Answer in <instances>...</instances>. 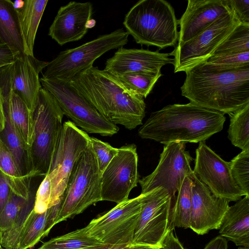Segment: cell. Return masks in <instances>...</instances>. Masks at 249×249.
I'll return each mask as SVG.
<instances>
[{
    "instance_id": "cell-6",
    "label": "cell",
    "mask_w": 249,
    "mask_h": 249,
    "mask_svg": "<svg viewBox=\"0 0 249 249\" xmlns=\"http://www.w3.org/2000/svg\"><path fill=\"white\" fill-rule=\"evenodd\" d=\"M129 35L120 28L76 48L62 51L49 62L42 77L69 82L79 72L93 66L94 62L107 52L126 45Z\"/></svg>"
},
{
    "instance_id": "cell-20",
    "label": "cell",
    "mask_w": 249,
    "mask_h": 249,
    "mask_svg": "<svg viewBox=\"0 0 249 249\" xmlns=\"http://www.w3.org/2000/svg\"><path fill=\"white\" fill-rule=\"evenodd\" d=\"M231 11L226 0H189L178 20V44L186 42L204 31L220 16Z\"/></svg>"
},
{
    "instance_id": "cell-11",
    "label": "cell",
    "mask_w": 249,
    "mask_h": 249,
    "mask_svg": "<svg viewBox=\"0 0 249 249\" xmlns=\"http://www.w3.org/2000/svg\"><path fill=\"white\" fill-rule=\"evenodd\" d=\"M240 22L231 11L220 16L189 40L177 44L169 53L173 56L174 72L186 71L206 61Z\"/></svg>"
},
{
    "instance_id": "cell-2",
    "label": "cell",
    "mask_w": 249,
    "mask_h": 249,
    "mask_svg": "<svg viewBox=\"0 0 249 249\" xmlns=\"http://www.w3.org/2000/svg\"><path fill=\"white\" fill-rule=\"evenodd\" d=\"M69 82L113 124L130 130L142 124L146 107L143 98L109 72L91 66L79 72Z\"/></svg>"
},
{
    "instance_id": "cell-29",
    "label": "cell",
    "mask_w": 249,
    "mask_h": 249,
    "mask_svg": "<svg viewBox=\"0 0 249 249\" xmlns=\"http://www.w3.org/2000/svg\"><path fill=\"white\" fill-rule=\"evenodd\" d=\"M229 116V139L242 150L249 149V103Z\"/></svg>"
},
{
    "instance_id": "cell-22",
    "label": "cell",
    "mask_w": 249,
    "mask_h": 249,
    "mask_svg": "<svg viewBox=\"0 0 249 249\" xmlns=\"http://www.w3.org/2000/svg\"><path fill=\"white\" fill-rule=\"evenodd\" d=\"M4 110L11 120L24 144L25 150L32 148L34 139L33 114L22 99L12 90L1 88Z\"/></svg>"
},
{
    "instance_id": "cell-9",
    "label": "cell",
    "mask_w": 249,
    "mask_h": 249,
    "mask_svg": "<svg viewBox=\"0 0 249 249\" xmlns=\"http://www.w3.org/2000/svg\"><path fill=\"white\" fill-rule=\"evenodd\" d=\"M40 82L55 97L64 115L86 132L110 137L118 132L117 125L103 116L69 82L42 77Z\"/></svg>"
},
{
    "instance_id": "cell-16",
    "label": "cell",
    "mask_w": 249,
    "mask_h": 249,
    "mask_svg": "<svg viewBox=\"0 0 249 249\" xmlns=\"http://www.w3.org/2000/svg\"><path fill=\"white\" fill-rule=\"evenodd\" d=\"M48 63L24 53L15 56L11 64L0 68V88L18 95L33 114L42 88L39 74Z\"/></svg>"
},
{
    "instance_id": "cell-1",
    "label": "cell",
    "mask_w": 249,
    "mask_h": 249,
    "mask_svg": "<svg viewBox=\"0 0 249 249\" xmlns=\"http://www.w3.org/2000/svg\"><path fill=\"white\" fill-rule=\"evenodd\" d=\"M185 73L180 89L191 103L224 115L249 103V65L225 68L204 61Z\"/></svg>"
},
{
    "instance_id": "cell-13",
    "label": "cell",
    "mask_w": 249,
    "mask_h": 249,
    "mask_svg": "<svg viewBox=\"0 0 249 249\" xmlns=\"http://www.w3.org/2000/svg\"><path fill=\"white\" fill-rule=\"evenodd\" d=\"M192 161L193 158L185 150V143L174 142L165 144L155 169L139 180L141 194L162 188L172 197H176L181 179L193 172Z\"/></svg>"
},
{
    "instance_id": "cell-10",
    "label": "cell",
    "mask_w": 249,
    "mask_h": 249,
    "mask_svg": "<svg viewBox=\"0 0 249 249\" xmlns=\"http://www.w3.org/2000/svg\"><path fill=\"white\" fill-rule=\"evenodd\" d=\"M64 114L55 97L40 89L33 112L34 139L32 148L39 174L46 175L59 134Z\"/></svg>"
},
{
    "instance_id": "cell-39",
    "label": "cell",
    "mask_w": 249,
    "mask_h": 249,
    "mask_svg": "<svg viewBox=\"0 0 249 249\" xmlns=\"http://www.w3.org/2000/svg\"><path fill=\"white\" fill-rule=\"evenodd\" d=\"M11 192L9 182L0 169V213L7 203Z\"/></svg>"
},
{
    "instance_id": "cell-31",
    "label": "cell",
    "mask_w": 249,
    "mask_h": 249,
    "mask_svg": "<svg viewBox=\"0 0 249 249\" xmlns=\"http://www.w3.org/2000/svg\"><path fill=\"white\" fill-rule=\"evenodd\" d=\"M162 74L130 73L116 76L126 87L142 98H146Z\"/></svg>"
},
{
    "instance_id": "cell-32",
    "label": "cell",
    "mask_w": 249,
    "mask_h": 249,
    "mask_svg": "<svg viewBox=\"0 0 249 249\" xmlns=\"http://www.w3.org/2000/svg\"><path fill=\"white\" fill-rule=\"evenodd\" d=\"M34 201L29 199L12 226L7 230L0 232V242L2 248L17 249L21 234L27 218L34 208Z\"/></svg>"
},
{
    "instance_id": "cell-48",
    "label": "cell",
    "mask_w": 249,
    "mask_h": 249,
    "mask_svg": "<svg viewBox=\"0 0 249 249\" xmlns=\"http://www.w3.org/2000/svg\"><path fill=\"white\" fill-rule=\"evenodd\" d=\"M2 248V247L1 246V242H0V249H1Z\"/></svg>"
},
{
    "instance_id": "cell-50",
    "label": "cell",
    "mask_w": 249,
    "mask_h": 249,
    "mask_svg": "<svg viewBox=\"0 0 249 249\" xmlns=\"http://www.w3.org/2000/svg\"><path fill=\"white\" fill-rule=\"evenodd\" d=\"M1 249H5L2 248Z\"/></svg>"
},
{
    "instance_id": "cell-3",
    "label": "cell",
    "mask_w": 249,
    "mask_h": 249,
    "mask_svg": "<svg viewBox=\"0 0 249 249\" xmlns=\"http://www.w3.org/2000/svg\"><path fill=\"white\" fill-rule=\"evenodd\" d=\"M225 121L224 114L194 103L174 104L151 113L138 134L164 145L198 143L221 131Z\"/></svg>"
},
{
    "instance_id": "cell-27",
    "label": "cell",
    "mask_w": 249,
    "mask_h": 249,
    "mask_svg": "<svg viewBox=\"0 0 249 249\" xmlns=\"http://www.w3.org/2000/svg\"><path fill=\"white\" fill-rule=\"evenodd\" d=\"M48 210L42 213H30L21 234L17 249H29L34 247L40 240L48 236Z\"/></svg>"
},
{
    "instance_id": "cell-38",
    "label": "cell",
    "mask_w": 249,
    "mask_h": 249,
    "mask_svg": "<svg viewBox=\"0 0 249 249\" xmlns=\"http://www.w3.org/2000/svg\"><path fill=\"white\" fill-rule=\"evenodd\" d=\"M240 23L249 25V0H226Z\"/></svg>"
},
{
    "instance_id": "cell-12",
    "label": "cell",
    "mask_w": 249,
    "mask_h": 249,
    "mask_svg": "<svg viewBox=\"0 0 249 249\" xmlns=\"http://www.w3.org/2000/svg\"><path fill=\"white\" fill-rule=\"evenodd\" d=\"M145 194L117 204L86 226L89 235L103 244L132 245Z\"/></svg>"
},
{
    "instance_id": "cell-33",
    "label": "cell",
    "mask_w": 249,
    "mask_h": 249,
    "mask_svg": "<svg viewBox=\"0 0 249 249\" xmlns=\"http://www.w3.org/2000/svg\"><path fill=\"white\" fill-rule=\"evenodd\" d=\"M231 176L237 186L249 196V149L242 150L230 162Z\"/></svg>"
},
{
    "instance_id": "cell-49",
    "label": "cell",
    "mask_w": 249,
    "mask_h": 249,
    "mask_svg": "<svg viewBox=\"0 0 249 249\" xmlns=\"http://www.w3.org/2000/svg\"><path fill=\"white\" fill-rule=\"evenodd\" d=\"M2 67H0V68H2Z\"/></svg>"
},
{
    "instance_id": "cell-24",
    "label": "cell",
    "mask_w": 249,
    "mask_h": 249,
    "mask_svg": "<svg viewBox=\"0 0 249 249\" xmlns=\"http://www.w3.org/2000/svg\"><path fill=\"white\" fill-rule=\"evenodd\" d=\"M48 0H25L17 9L22 36L26 54L34 55L36 34Z\"/></svg>"
},
{
    "instance_id": "cell-51",
    "label": "cell",
    "mask_w": 249,
    "mask_h": 249,
    "mask_svg": "<svg viewBox=\"0 0 249 249\" xmlns=\"http://www.w3.org/2000/svg\"></svg>"
},
{
    "instance_id": "cell-5",
    "label": "cell",
    "mask_w": 249,
    "mask_h": 249,
    "mask_svg": "<svg viewBox=\"0 0 249 249\" xmlns=\"http://www.w3.org/2000/svg\"><path fill=\"white\" fill-rule=\"evenodd\" d=\"M101 173L90 144L82 153L69 177L60 201L56 224L83 213L102 201Z\"/></svg>"
},
{
    "instance_id": "cell-30",
    "label": "cell",
    "mask_w": 249,
    "mask_h": 249,
    "mask_svg": "<svg viewBox=\"0 0 249 249\" xmlns=\"http://www.w3.org/2000/svg\"><path fill=\"white\" fill-rule=\"evenodd\" d=\"M248 51L249 25L240 23L218 46L212 55Z\"/></svg>"
},
{
    "instance_id": "cell-40",
    "label": "cell",
    "mask_w": 249,
    "mask_h": 249,
    "mask_svg": "<svg viewBox=\"0 0 249 249\" xmlns=\"http://www.w3.org/2000/svg\"><path fill=\"white\" fill-rule=\"evenodd\" d=\"M161 249H184V248L178 239L174 236L173 231H171L164 239Z\"/></svg>"
},
{
    "instance_id": "cell-44",
    "label": "cell",
    "mask_w": 249,
    "mask_h": 249,
    "mask_svg": "<svg viewBox=\"0 0 249 249\" xmlns=\"http://www.w3.org/2000/svg\"><path fill=\"white\" fill-rule=\"evenodd\" d=\"M132 245H111L103 244H99L92 247H89L81 249H125Z\"/></svg>"
},
{
    "instance_id": "cell-36",
    "label": "cell",
    "mask_w": 249,
    "mask_h": 249,
    "mask_svg": "<svg viewBox=\"0 0 249 249\" xmlns=\"http://www.w3.org/2000/svg\"><path fill=\"white\" fill-rule=\"evenodd\" d=\"M205 62L222 68H239L249 65V51L212 55Z\"/></svg>"
},
{
    "instance_id": "cell-41",
    "label": "cell",
    "mask_w": 249,
    "mask_h": 249,
    "mask_svg": "<svg viewBox=\"0 0 249 249\" xmlns=\"http://www.w3.org/2000/svg\"><path fill=\"white\" fill-rule=\"evenodd\" d=\"M15 55L4 44L0 43V67L11 64Z\"/></svg>"
},
{
    "instance_id": "cell-21",
    "label": "cell",
    "mask_w": 249,
    "mask_h": 249,
    "mask_svg": "<svg viewBox=\"0 0 249 249\" xmlns=\"http://www.w3.org/2000/svg\"><path fill=\"white\" fill-rule=\"evenodd\" d=\"M218 230L220 235L236 246L249 247V196L229 207Z\"/></svg>"
},
{
    "instance_id": "cell-34",
    "label": "cell",
    "mask_w": 249,
    "mask_h": 249,
    "mask_svg": "<svg viewBox=\"0 0 249 249\" xmlns=\"http://www.w3.org/2000/svg\"><path fill=\"white\" fill-rule=\"evenodd\" d=\"M6 115V123L4 129L1 132L5 146L13 157L18 169L21 167L23 156L25 151L24 144L9 117Z\"/></svg>"
},
{
    "instance_id": "cell-45",
    "label": "cell",
    "mask_w": 249,
    "mask_h": 249,
    "mask_svg": "<svg viewBox=\"0 0 249 249\" xmlns=\"http://www.w3.org/2000/svg\"><path fill=\"white\" fill-rule=\"evenodd\" d=\"M96 24V21L94 19H89L87 24L88 29L91 28L93 27Z\"/></svg>"
},
{
    "instance_id": "cell-4",
    "label": "cell",
    "mask_w": 249,
    "mask_h": 249,
    "mask_svg": "<svg viewBox=\"0 0 249 249\" xmlns=\"http://www.w3.org/2000/svg\"><path fill=\"white\" fill-rule=\"evenodd\" d=\"M123 25L138 44L160 49L178 44V20L164 0H139L125 15Z\"/></svg>"
},
{
    "instance_id": "cell-25",
    "label": "cell",
    "mask_w": 249,
    "mask_h": 249,
    "mask_svg": "<svg viewBox=\"0 0 249 249\" xmlns=\"http://www.w3.org/2000/svg\"><path fill=\"white\" fill-rule=\"evenodd\" d=\"M192 173L183 178L177 192L173 208L175 227L190 228L193 185Z\"/></svg>"
},
{
    "instance_id": "cell-7",
    "label": "cell",
    "mask_w": 249,
    "mask_h": 249,
    "mask_svg": "<svg viewBox=\"0 0 249 249\" xmlns=\"http://www.w3.org/2000/svg\"><path fill=\"white\" fill-rule=\"evenodd\" d=\"M175 198L162 188L145 193L132 245L161 249L162 242L175 229Z\"/></svg>"
},
{
    "instance_id": "cell-14",
    "label": "cell",
    "mask_w": 249,
    "mask_h": 249,
    "mask_svg": "<svg viewBox=\"0 0 249 249\" xmlns=\"http://www.w3.org/2000/svg\"><path fill=\"white\" fill-rule=\"evenodd\" d=\"M101 173L102 201L118 204L128 199L139 182L138 156L135 144L121 146Z\"/></svg>"
},
{
    "instance_id": "cell-17",
    "label": "cell",
    "mask_w": 249,
    "mask_h": 249,
    "mask_svg": "<svg viewBox=\"0 0 249 249\" xmlns=\"http://www.w3.org/2000/svg\"><path fill=\"white\" fill-rule=\"evenodd\" d=\"M192 208L190 228L199 235L219 229L229 207L228 200L214 196L209 189L192 173Z\"/></svg>"
},
{
    "instance_id": "cell-23",
    "label": "cell",
    "mask_w": 249,
    "mask_h": 249,
    "mask_svg": "<svg viewBox=\"0 0 249 249\" xmlns=\"http://www.w3.org/2000/svg\"><path fill=\"white\" fill-rule=\"evenodd\" d=\"M0 43L5 44L15 56L26 54L18 11L10 0H0Z\"/></svg>"
},
{
    "instance_id": "cell-37",
    "label": "cell",
    "mask_w": 249,
    "mask_h": 249,
    "mask_svg": "<svg viewBox=\"0 0 249 249\" xmlns=\"http://www.w3.org/2000/svg\"><path fill=\"white\" fill-rule=\"evenodd\" d=\"M90 144L96 157L99 170L102 173L117 154L118 149L93 137H90Z\"/></svg>"
},
{
    "instance_id": "cell-8",
    "label": "cell",
    "mask_w": 249,
    "mask_h": 249,
    "mask_svg": "<svg viewBox=\"0 0 249 249\" xmlns=\"http://www.w3.org/2000/svg\"><path fill=\"white\" fill-rule=\"evenodd\" d=\"M90 143V137L71 121L63 124L49 167L45 176L50 183L49 208L58 204L78 159Z\"/></svg>"
},
{
    "instance_id": "cell-28",
    "label": "cell",
    "mask_w": 249,
    "mask_h": 249,
    "mask_svg": "<svg viewBox=\"0 0 249 249\" xmlns=\"http://www.w3.org/2000/svg\"><path fill=\"white\" fill-rule=\"evenodd\" d=\"M100 243L89 233L87 227L52 238L38 249H81Z\"/></svg>"
},
{
    "instance_id": "cell-26",
    "label": "cell",
    "mask_w": 249,
    "mask_h": 249,
    "mask_svg": "<svg viewBox=\"0 0 249 249\" xmlns=\"http://www.w3.org/2000/svg\"><path fill=\"white\" fill-rule=\"evenodd\" d=\"M0 169L7 178L11 190L16 195L26 199H30L25 176H23L10 152L0 139Z\"/></svg>"
},
{
    "instance_id": "cell-46",
    "label": "cell",
    "mask_w": 249,
    "mask_h": 249,
    "mask_svg": "<svg viewBox=\"0 0 249 249\" xmlns=\"http://www.w3.org/2000/svg\"><path fill=\"white\" fill-rule=\"evenodd\" d=\"M125 249H149L148 247L142 246H130Z\"/></svg>"
},
{
    "instance_id": "cell-43",
    "label": "cell",
    "mask_w": 249,
    "mask_h": 249,
    "mask_svg": "<svg viewBox=\"0 0 249 249\" xmlns=\"http://www.w3.org/2000/svg\"><path fill=\"white\" fill-rule=\"evenodd\" d=\"M4 104V99L0 88V132H1L4 129L6 123V115Z\"/></svg>"
},
{
    "instance_id": "cell-47",
    "label": "cell",
    "mask_w": 249,
    "mask_h": 249,
    "mask_svg": "<svg viewBox=\"0 0 249 249\" xmlns=\"http://www.w3.org/2000/svg\"><path fill=\"white\" fill-rule=\"evenodd\" d=\"M238 249H249V247H240L238 248Z\"/></svg>"
},
{
    "instance_id": "cell-42",
    "label": "cell",
    "mask_w": 249,
    "mask_h": 249,
    "mask_svg": "<svg viewBox=\"0 0 249 249\" xmlns=\"http://www.w3.org/2000/svg\"><path fill=\"white\" fill-rule=\"evenodd\" d=\"M204 249H228V242L226 238L218 235L211 240Z\"/></svg>"
},
{
    "instance_id": "cell-15",
    "label": "cell",
    "mask_w": 249,
    "mask_h": 249,
    "mask_svg": "<svg viewBox=\"0 0 249 249\" xmlns=\"http://www.w3.org/2000/svg\"><path fill=\"white\" fill-rule=\"evenodd\" d=\"M194 175L215 196L229 201H237L246 194L233 180L230 162L223 160L205 142H199L196 150Z\"/></svg>"
},
{
    "instance_id": "cell-35",
    "label": "cell",
    "mask_w": 249,
    "mask_h": 249,
    "mask_svg": "<svg viewBox=\"0 0 249 249\" xmlns=\"http://www.w3.org/2000/svg\"><path fill=\"white\" fill-rule=\"evenodd\" d=\"M29 200L16 195L11 190L8 201L0 213V232L12 226Z\"/></svg>"
},
{
    "instance_id": "cell-18",
    "label": "cell",
    "mask_w": 249,
    "mask_h": 249,
    "mask_svg": "<svg viewBox=\"0 0 249 249\" xmlns=\"http://www.w3.org/2000/svg\"><path fill=\"white\" fill-rule=\"evenodd\" d=\"M169 53H161L143 49H118L105 63V71L114 76L130 73L142 72L161 74V68L174 60Z\"/></svg>"
},
{
    "instance_id": "cell-19",
    "label": "cell",
    "mask_w": 249,
    "mask_h": 249,
    "mask_svg": "<svg viewBox=\"0 0 249 249\" xmlns=\"http://www.w3.org/2000/svg\"><path fill=\"white\" fill-rule=\"evenodd\" d=\"M90 2L70 1L60 7L49 29L48 35L59 45L78 41L87 33L92 15Z\"/></svg>"
}]
</instances>
